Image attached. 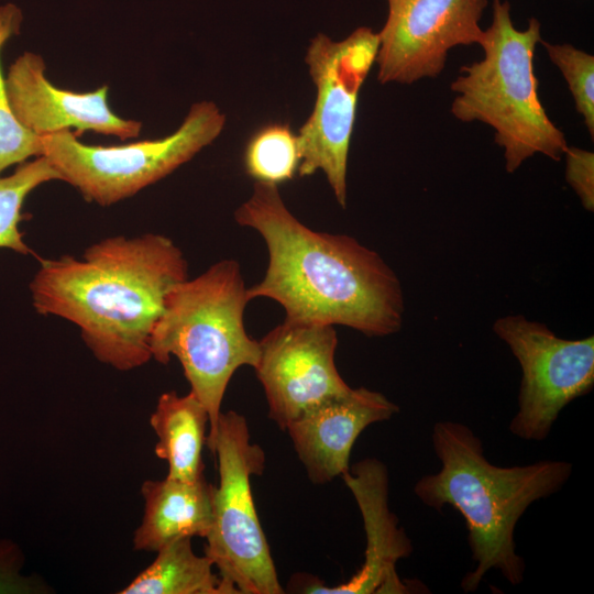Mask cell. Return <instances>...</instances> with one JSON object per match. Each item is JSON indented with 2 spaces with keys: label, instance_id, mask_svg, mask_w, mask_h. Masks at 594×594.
Returning a JSON list of instances; mask_svg holds the SVG:
<instances>
[{
  "label": "cell",
  "instance_id": "cell-1",
  "mask_svg": "<svg viewBox=\"0 0 594 594\" xmlns=\"http://www.w3.org/2000/svg\"><path fill=\"white\" fill-rule=\"evenodd\" d=\"M234 220L265 241L263 279L250 300L273 299L293 322L341 324L367 337L399 331L405 302L400 282L380 254L345 234L314 231L286 207L278 186L254 182Z\"/></svg>",
  "mask_w": 594,
  "mask_h": 594
},
{
  "label": "cell",
  "instance_id": "cell-2",
  "mask_svg": "<svg viewBox=\"0 0 594 594\" xmlns=\"http://www.w3.org/2000/svg\"><path fill=\"white\" fill-rule=\"evenodd\" d=\"M188 278L182 250L167 237L107 238L82 257L41 260L30 289L41 315L77 324L102 363L120 371L152 359L151 336L168 293Z\"/></svg>",
  "mask_w": 594,
  "mask_h": 594
},
{
  "label": "cell",
  "instance_id": "cell-3",
  "mask_svg": "<svg viewBox=\"0 0 594 594\" xmlns=\"http://www.w3.org/2000/svg\"><path fill=\"white\" fill-rule=\"evenodd\" d=\"M431 440L441 469L420 477L414 492L425 505L438 512L452 506L465 520L476 566L462 579V590L476 591L491 569L513 585L521 583L525 562L516 552V525L532 503L562 488L572 464L541 460L526 465H495L485 457L483 443L472 429L451 420L438 421Z\"/></svg>",
  "mask_w": 594,
  "mask_h": 594
},
{
  "label": "cell",
  "instance_id": "cell-4",
  "mask_svg": "<svg viewBox=\"0 0 594 594\" xmlns=\"http://www.w3.org/2000/svg\"><path fill=\"white\" fill-rule=\"evenodd\" d=\"M510 11L507 0H493L492 21L479 44L483 58L462 66L450 88L457 95L453 117L494 129L506 170L514 173L535 154L560 161L569 144L539 98L534 57L542 40L541 23L531 18L525 30H518Z\"/></svg>",
  "mask_w": 594,
  "mask_h": 594
},
{
  "label": "cell",
  "instance_id": "cell-5",
  "mask_svg": "<svg viewBox=\"0 0 594 594\" xmlns=\"http://www.w3.org/2000/svg\"><path fill=\"white\" fill-rule=\"evenodd\" d=\"M249 301L239 263L219 261L168 293L151 336L152 358L166 364L176 356L190 392L207 409L206 442L215 435L232 375L243 365L254 369L258 360V341L244 328Z\"/></svg>",
  "mask_w": 594,
  "mask_h": 594
},
{
  "label": "cell",
  "instance_id": "cell-6",
  "mask_svg": "<svg viewBox=\"0 0 594 594\" xmlns=\"http://www.w3.org/2000/svg\"><path fill=\"white\" fill-rule=\"evenodd\" d=\"M206 443L217 457L219 484L205 554L233 594L283 593L251 490V477L264 470L263 449L251 443L245 417L233 410L220 414Z\"/></svg>",
  "mask_w": 594,
  "mask_h": 594
},
{
  "label": "cell",
  "instance_id": "cell-7",
  "mask_svg": "<svg viewBox=\"0 0 594 594\" xmlns=\"http://www.w3.org/2000/svg\"><path fill=\"white\" fill-rule=\"evenodd\" d=\"M226 116L212 101L194 103L172 134L119 146L81 143L70 130L41 138L45 156L63 182L101 206L129 198L191 160L222 132Z\"/></svg>",
  "mask_w": 594,
  "mask_h": 594
},
{
  "label": "cell",
  "instance_id": "cell-8",
  "mask_svg": "<svg viewBox=\"0 0 594 594\" xmlns=\"http://www.w3.org/2000/svg\"><path fill=\"white\" fill-rule=\"evenodd\" d=\"M378 34L360 26L341 41L318 33L305 62L317 89L298 136L301 177L322 170L338 204L346 206V166L358 99L378 50Z\"/></svg>",
  "mask_w": 594,
  "mask_h": 594
},
{
  "label": "cell",
  "instance_id": "cell-9",
  "mask_svg": "<svg viewBox=\"0 0 594 594\" xmlns=\"http://www.w3.org/2000/svg\"><path fill=\"white\" fill-rule=\"evenodd\" d=\"M493 330L508 345L522 372L518 410L509 430L522 440L542 441L560 411L592 391L594 338L562 339L521 315L498 318Z\"/></svg>",
  "mask_w": 594,
  "mask_h": 594
},
{
  "label": "cell",
  "instance_id": "cell-10",
  "mask_svg": "<svg viewBox=\"0 0 594 594\" xmlns=\"http://www.w3.org/2000/svg\"><path fill=\"white\" fill-rule=\"evenodd\" d=\"M488 0H387L375 63L381 84L411 85L441 74L450 50L480 44Z\"/></svg>",
  "mask_w": 594,
  "mask_h": 594
},
{
  "label": "cell",
  "instance_id": "cell-11",
  "mask_svg": "<svg viewBox=\"0 0 594 594\" xmlns=\"http://www.w3.org/2000/svg\"><path fill=\"white\" fill-rule=\"evenodd\" d=\"M254 370L268 416L283 430L301 413L350 387L339 374L333 326L284 320L258 341Z\"/></svg>",
  "mask_w": 594,
  "mask_h": 594
},
{
  "label": "cell",
  "instance_id": "cell-12",
  "mask_svg": "<svg viewBox=\"0 0 594 594\" xmlns=\"http://www.w3.org/2000/svg\"><path fill=\"white\" fill-rule=\"evenodd\" d=\"M9 105L16 121L28 131L43 136L62 130H77L135 138L142 124L123 119L108 105V86L86 94L59 89L45 76L43 58L32 52L20 55L6 77Z\"/></svg>",
  "mask_w": 594,
  "mask_h": 594
},
{
  "label": "cell",
  "instance_id": "cell-13",
  "mask_svg": "<svg viewBox=\"0 0 594 594\" xmlns=\"http://www.w3.org/2000/svg\"><path fill=\"white\" fill-rule=\"evenodd\" d=\"M362 514L366 534L365 560L348 582L334 586L319 580H300L298 588L311 594H381L408 593L410 590L398 576L396 563L408 557L411 543L398 527L388 506V473L376 459H364L342 475Z\"/></svg>",
  "mask_w": 594,
  "mask_h": 594
},
{
  "label": "cell",
  "instance_id": "cell-14",
  "mask_svg": "<svg viewBox=\"0 0 594 594\" xmlns=\"http://www.w3.org/2000/svg\"><path fill=\"white\" fill-rule=\"evenodd\" d=\"M398 410L382 393L351 388L305 410L285 430L311 482L326 484L350 470V454L361 432Z\"/></svg>",
  "mask_w": 594,
  "mask_h": 594
},
{
  "label": "cell",
  "instance_id": "cell-15",
  "mask_svg": "<svg viewBox=\"0 0 594 594\" xmlns=\"http://www.w3.org/2000/svg\"><path fill=\"white\" fill-rule=\"evenodd\" d=\"M213 490L205 476L195 482L145 481L141 488L144 516L134 532V548L157 551L180 538H206L213 521Z\"/></svg>",
  "mask_w": 594,
  "mask_h": 594
},
{
  "label": "cell",
  "instance_id": "cell-16",
  "mask_svg": "<svg viewBox=\"0 0 594 594\" xmlns=\"http://www.w3.org/2000/svg\"><path fill=\"white\" fill-rule=\"evenodd\" d=\"M208 421L207 409L191 392L161 395L150 424L158 438L155 453L168 463L166 477L195 482L204 476L201 452Z\"/></svg>",
  "mask_w": 594,
  "mask_h": 594
},
{
  "label": "cell",
  "instance_id": "cell-17",
  "mask_svg": "<svg viewBox=\"0 0 594 594\" xmlns=\"http://www.w3.org/2000/svg\"><path fill=\"white\" fill-rule=\"evenodd\" d=\"M156 552L121 594H233L213 573L212 561L194 552L191 538L174 540Z\"/></svg>",
  "mask_w": 594,
  "mask_h": 594
},
{
  "label": "cell",
  "instance_id": "cell-18",
  "mask_svg": "<svg viewBox=\"0 0 594 594\" xmlns=\"http://www.w3.org/2000/svg\"><path fill=\"white\" fill-rule=\"evenodd\" d=\"M299 164L298 136L289 124L282 122L257 129L249 139L243 153L244 169L251 178L277 186L293 179Z\"/></svg>",
  "mask_w": 594,
  "mask_h": 594
},
{
  "label": "cell",
  "instance_id": "cell-19",
  "mask_svg": "<svg viewBox=\"0 0 594 594\" xmlns=\"http://www.w3.org/2000/svg\"><path fill=\"white\" fill-rule=\"evenodd\" d=\"M52 180H62V177L43 155L20 163L12 175L0 177V248L32 254L18 228L23 219L21 209L32 190Z\"/></svg>",
  "mask_w": 594,
  "mask_h": 594
},
{
  "label": "cell",
  "instance_id": "cell-20",
  "mask_svg": "<svg viewBox=\"0 0 594 594\" xmlns=\"http://www.w3.org/2000/svg\"><path fill=\"white\" fill-rule=\"evenodd\" d=\"M22 12L13 3L0 6V53L4 44L20 32ZM41 138L24 129L13 116L0 66V173L30 156H42Z\"/></svg>",
  "mask_w": 594,
  "mask_h": 594
},
{
  "label": "cell",
  "instance_id": "cell-21",
  "mask_svg": "<svg viewBox=\"0 0 594 594\" xmlns=\"http://www.w3.org/2000/svg\"><path fill=\"white\" fill-rule=\"evenodd\" d=\"M550 61L561 72L573 97L575 109L594 138V56L571 44L540 41Z\"/></svg>",
  "mask_w": 594,
  "mask_h": 594
},
{
  "label": "cell",
  "instance_id": "cell-22",
  "mask_svg": "<svg viewBox=\"0 0 594 594\" xmlns=\"http://www.w3.org/2000/svg\"><path fill=\"white\" fill-rule=\"evenodd\" d=\"M565 156V179L578 195L583 207L594 209V153L568 145Z\"/></svg>",
  "mask_w": 594,
  "mask_h": 594
},
{
  "label": "cell",
  "instance_id": "cell-23",
  "mask_svg": "<svg viewBox=\"0 0 594 594\" xmlns=\"http://www.w3.org/2000/svg\"><path fill=\"white\" fill-rule=\"evenodd\" d=\"M14 561V547L0 544V592L20 588Z\"/></svg>",
  "mask_w": 594,
  "mask_h": 594
}]
</instances>
